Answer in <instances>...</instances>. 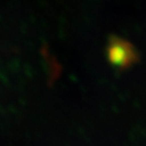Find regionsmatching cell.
<instances>
[{
	"instance_id": "1",
	"label": "cell",
	"mask_w": 146,
	"mask_h": 146,
	"mask_svg": "<svg viewBox=\"0 0 146 146\" xmlns=\"http://www.w3.org/2000/svg\"><path fill=\"white\" fill-rule=\"evenodd\" d=\"M109 56L113 63L116 65H124L129 60L127 55V47L120 42H113L112 46L110 47Z\"/></svg>"
}]
</instances>
